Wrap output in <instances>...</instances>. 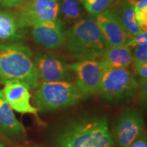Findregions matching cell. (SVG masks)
Returning <instances> with one entry per match:
<instances>
[{
    "label": "cell",
    "mask_w": 147,
    "mask_h": 147,
    "mask_svg": "<svg viewBox=\"0 0 147 147\" xmlns=\"http://www.w3.org/2000/svg\"><path fill=\"white\" fill-rule=\"evenodd\" d=\"M134 12L137 24L142 31L147 29V0L134 7Z\"/></svg>",
    "instance_id": "cell-19"
},
{
    "label": "cell",
    "mask_w": 147,
    "mask_h": 147,
    "mask_svg": "<svg viewBox=\"0 0 147 147\" xmlns=\"http://www.w3.org/2000/svg\"><path fill=\"white\" fill-rule=\"evenodd\" d=\"M38 77L43 82L69 81L72 71L67 64L57 57L51 54H38L34 59Z\"/></svg>",
    "instance_id": "cell-9"
},
{
    "label": "cell",
    "mask_w": 147,
    "mask_h": 147,
    "mask_svg": "<svg viewBox=\"0 0 147 147\" xmlns=\"http://www.w3.org/2000/svg\"><path fill=\"white\" fill-rule=\"evenodd\" d=\"M32 28L33 38L46 49L55 50L64 44L65 32L63 22L59 18L37 24Z\"/></svg>",
    "instance_id": "cell-11"
},
{
    "label": "cell",
    "mask_w": 147,
    "mask_h": 147,
    "mask_svg": "<svg viewBox=\"0 0 147 147\" xmlns=\"http://www.w3.org/2000/svg\"><path fill=\"white\" fill-rule=\"evenodd\" d=\"M0 147H7V146H5V145L3 144V143L1 142V141H0Z\"/></svg>",
    "instance_id": "cell-27"
},
{
    "label": "cell",
    "mask_w": 147,
    "mask_h": 147,
    "mask_svg": "<svg viewBox=\"0 0 147 147\" xmlns=\"http://www.w3.org/2000/svg\"><path fill=\"white\" fill-rule=\"evenodd\" d=\"M27 0H0V4L6 8H12L23 4Z\"/></svg>",
    "instance_id": "cell-25"
},
{
    "label": "cell",
    "mask_w": 147,
    "mask_h": 147,
    "mask_svg": "<svg viewBox=\"0 0 147 147\" xmlns=\"http://www.w3.org/2000/svg\"><path fill=\"white\" fill-rule=\"evenodd\" d=\"M128 147H147V135L145 131Z\"/></svg>",
    "instance_id": "cell-24"
},
{
    "label": "cell",
    "mask_w": 147,
    "mask_h": 147,
    "mask_svg": "<svg viewBox=\"0 0 147 147\" xmlns=\"http://www.w3.org/2000/svg\"><path fill=\"white\" fill-rule=\"evenodd\" d=\"M103 65L110 68L127 69L132 64V51L126 45L108 47L100 57Z\"/></svg>",
    "instance_id": "cell-14"
},
{
    "label": "cell",
    "mask_w": 147,
    "mask_h": 147,
    "mask_svg": "<svg viewBox=\"0 0 147 147\" xmlns=\"http://www.w3.org/2000/svg\"><path fill=\"white\" fill-rule=\"evenodd\" d=\"M94 18L108 47L125 45L129 42V38L115 10L107 9Z\"/></svg>",
    "instance_id": "cell-10"
},
{
    "label": "cell",
    "mask_w": 147,
    "mask_h": 147,
    "mask_svg": "<svg viewBox=\"0 0 147 147\" xmlns=\"http://www.w3.org/2000/svg\"><path fill=\"white\" fill-rule=\"evenodd\" d=\"M134 71L140 78H147V63H132Z\"/></svg>",
    "instance_id": "cell-23"
},
{
    "label": "cell",
    "mask_w": 147,
    "mask_h": 147,
    "mask_svg": "<svg viewBox=\"0 0 147 147\" xmlns=\"http://www.w3.org/2000/svg\"><path fill=\"white\" fill-rule=\"evenodd\" d=\"M0 134L12 141L21 140L27 138L25 128L16 119L1 90H0Z\"/></svg>",
    "instance_id": "cell-12"
},
{
    "label": "cell",
    "mask_w": 147,
    "mask_h": 147,
    "mask_svg": "<svg viewBox=\"0 0 147 147\" xmlns=\"http://www.w3.org/2000/svg\"><path fill=\"white\" fill-rule=\"evenodd\" d=\"M18 82L34 89L40 79L31 49L21 44H0V83Z\"/></svg>",
    "instance_id": "cell-2"
},
{
    "label": "cell",
    "mask_w": 147,
    "mask_h": 147,
    "mask_svg": "<svg viewBox=\"0 0 147 147\" xmlns=\"http://www.w3.org/2000/svg\"><path fill=\"white\" fill-rule=\"evenodd\" d=\"M84 98L75 82H43L36 92L34 103L38 111L50 113L76 105Z\"/></svg>",
    "instance_id": "cell-5"
},
{
    "label": "cell",
    "mask_w": 147,
    "mask_h": 147,
    "mask_svg": "<svg viewBox=\"0 0 147 147\" xmlns=\"http://www.w3.org/2000/svg\"><path fill=\"white\" fill-rule=\"evenodd\" d=\"M106 115L82 117L67 124L56 139V147H115Z\"/></svg>",
    "instance_id": "cell-1"
},
{
    "label": "cell",
    "mask_w": 147,
    "mask_h": 147,
    "mask_svg": "<svg viewBox=\"0 0 147 147\" xmlns=\"http://www.w3.org/2000/svg\"><path fill=\"white\" fill-rule=\"evenodd\" d=\"M138 85L136 76L127 69L104 67L97 93L107 105L123 106L134 98Z\"/></svg>",
    "instance_id": "cell-4"
},
{
    "label": "cell",
    "mask_w": 147,
    "mask_h": 147,
    "mask_svg": "<svg viewBox=\"0 0 147 147\" xmlns=\"http://www.w3.org/2000/svg\"><path fill=\"white\" fill-rule=\"evenodd\" d=\"M58 0H27L16 12L18 25L21 29L58 18Z\"/></svg>",
    "instance_id": "cell-6"
},
{
    "label": "cell",
    "mask_w": 147,
    "mask_h": 147,
    "mask_svg": "<svg viewBox=\"0 0 147 147\" xmlns=\"http://www.w3.org/2000/svg\"><path fill=\"white\" fill-rule=\"evenodd\" d=\"M85 10L93 15H97L108 9L113 0H79Z\"/></svg>",
    "instance_id": "cell-18"
},
{
    "label": "cell",
    "mask_w": 147,
    "mask_h": 147,
    "mask_svg": "<svg viewBox=\"0 0 147 147\" xmlns=\"http://www.w3.org/2000/svg\"><path fill=\"white\" fill-rule=\"evenodd\" d=\"M146 1V0H123L125 2L127 3L128 4L131 5L132 7H135L136 5H137L138 3L142 2V1Z\"/></svg>",
    "instance_id": "cell-26"
},
{
    "label": "cell",
    "mask_w": 147,
    "mask_h": 147,
    "mask_svg": "<svg viewBox=\"0 0 147 147\" xmlns=\"http://www.w3.org/2000/svg\"><path fill=\"white\" fill-rule=\"evenodd\" d=\"M27 147H42V146H29Z\"/></svg>",
    "instance_id": "cell-28"
},
{
    "label": "cell",
    "mask_w": 147,
    "mask_h": 147,
    "mask_svg": "<svg viewBox=\"0 0 147 147\" xmlns=\"http://www.w3.org/2000/svg\"><path fill=\"white\" fill-rule=\"evenodd\" d=\"M63 45L78 61L95 59L108 47L94 17L81 18L69 27Z\"/></svg>",
    "instance_id": "cell-3"
},
{
    "label": "cell",
    "mask_w": 147,
    "mask_h": 147,
    "mask_svg": "<svg viewBox=\"0 0 147 147\" xmlns=\"http://www.w3.org/2000/svg\"><path fill=\"white\" fill-rule=\"evenodd\" d=\"M59 12L66 21H78L81 19L82 11L78 0H63L59 4Z\"/></svg>",
    "instance_id": "cell-17"
},
{
    "label": "cell",
    "mask_w": 147,
    "mask_h": 147,
    "mask_svg": "<svg viewBox=\"0 0 147 147\" xmlns=\"http://www.w3.org/2000/svg\"><path fill=\"white\" fill-rule=\"evenodd\" d=\"M137 92L138 93L139 104L143 110L147 108V78H140Z\"/></svg>",
    "instance_id": "cell-21"
},
{
    "label": "cell",
    "mask_w": 147,
    "mask_h": 147,
    "mask_svg": "<svg viewBox=\"0 0 147 147\" xmlns=\"http://www.w3.org/2000/svg\"><path fill=\"white\" fill-rule=\"evenodd\" d=\"M67 66L76 75L75 83L84 97L97 93L104 69V66L100 61L80 60L67 64Z\"/></svg>",
    "instance_id": "cell-8"
},
{
    "label": "cell",
    "mask_w": 147,
    "mask_h": 147,
    "mask_svg": "<svg viewBox=\"0 0 147 147\" xmlns=\"http://www.w3.org/2000/svg\"><path fill=\"white\" fill-rule=\"evenodd\" d=\"M115 12L129 40L142 31L138 25L134 8L131 5L123 1L118 10Z\"/></svg>",
    "instance_id": "cell-16"
},
{
    "label": "cell",
    "mask_w": 147,
    "mask_h": 147,
    "mask_svg": "<svg viewBox=\"0 0 147 147\" xmlns=\"http://www.w3.org/2000/svg\"><path fill=\"white\" fill-rule=\"evenodd\" d=\"M21 27L14 14L0 11V41H14L21 38Z\"/></svg>",
    "instance_id": "cell-15"
},
{
    "label": "cell",
    "mask_w": 147,
    "mask_h": 147,
    "mask_svg": "<svg viewBox=\"0 0 147 147\" xmlns=\"http://www.w3.org/2000/svg\"><path fill=\"white\" fill-rule=\"evenodd\" d=\"M132 63H147V43L136 46L132 52Z\"/></svg>",
    "instance_id": "cell-20"
},
{
    "label": "cell",
    "mask_w": 147,
    "mask_h": 147,
    "mask_svg": "<svg viewBox=\"0 0 147 147\" xmlns=\"http://www.w3.org/2000/svg\"><path fill=\"white\" fill-rule=\"evenodd\" d=\"M1 91L12 110L21 114L38 115V110L30 102L31 94L26 86L18 82H10L5 84Z\"/></svg>",
    "instance_id": "cell-13"
},
{
    "label": "cell",
    "mask_w": 147,
    "mask_h": 147,
    "mask_svg": "<svg viewBox=\"0 0 147 147\" xmlns=\"http://www.w3.org/2000/svg\"><path fill=\"white\" fill-rule=\"evenodd\" d=\"M18 147H27V146H18Z\"/></svg>",
    "instance_id": "cell-29"
},
{
    "label": "cell",
    "mask_w": 147,
    "mask_h": 147,
    "mask_svg": "<svg viewBox=\"0 0 147 147\" xmlns=\"http://www.w3.org/2000/svg\"><path fill=\"white\" fill-rule=\"evenodd\" d=\"M144 43H147V32L146 31H141L137 35H136L133 38L129 40L126 45L132 49L136 46Z\"/></svg>",
    "instance_id": "cell-22"
},
{
    "label": "cell",
    "mask_w": 147,
    "mask_h": 147,
    "mask_svg": "<svg viewBox=\"0 0 147 147\" xmlns=\"http://www.w3.org/2000/svg\"><path fill=\"white\" fill-rule=\"evenodd\" d=\"M145 132L144 121L137 108L124 110L116 121L111 132L119 147H128Z\"/></svg>",
    "instance_id": "cell-7"
}]
</instances>
